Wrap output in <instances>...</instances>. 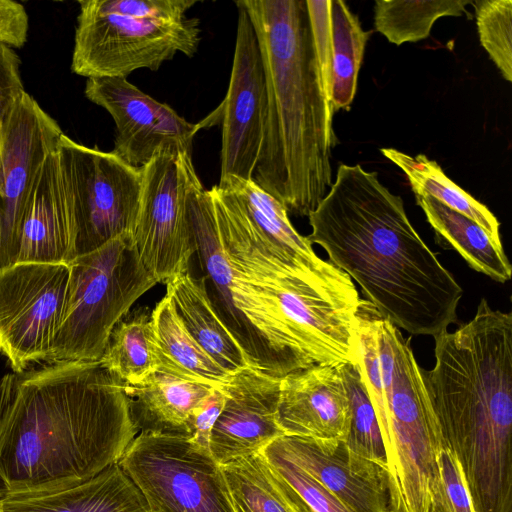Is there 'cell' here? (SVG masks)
<instances>
[{
  "instance_id": "cell-16",
  "label": "cell",
  "mask_w": 512,
  "mask_h": 512,
  "mask_svg": "<svg viewBox=\"0 0 512 512\" xmlns=\"http://www.w3.org/2000/svg\"><path fill=\"white\" fill-rule=\"evenodd\" d=\"M280 381L281 377L246 367L221 386L225 403L209 442L219 465L257 453L284 436L277 423Z\"/></svg>"
},
{
  "instance_id": "cell-30",
  "label": "cell",
  "mask_w": 512,
  "mask_h": 512,
  "mask_svg": "<svg viewBox=\"0 0 512 512\" xmlns=\"http://www.w3.org/2000/svg\"><path fill=\"white\" fill-rule=\"evenodd\" d=\"M273 484L294 512H353L272 444L259 451Z\"/></svg>"
},
{
  "instance_id": "cell-7",
  "label": "cell",
  "mask_w": 512,
  "mask_h": 512,
  "mask_svg": "<svg viewBox=\"0 0 512 512\" xmlns=\"http://www.w3.org/2000/svg\"><path fill=\"white\" fill-rule=\"evenodd\" d=\"M238 267L271 296L311 365L357 362L362 299L345 272L326 260L290 270L256 263Z\"/></svg>"
},
{
  "instance_id": "cell-36",
  "label": "cell",
  "mask_w": 512,
  "mask_h": 512,
  "mask_svg": "<svg viewBox=\"0 0 512 512\" xmlns=\"http://www.w3.org/2000/svg\"><path fill=\"white\" fill-rule=\"evenodd\" d=\"M225 403V395L221 389L213 391L195 408L187 422L186 439L200 447L209 450L212 428L218 419Z\"/></svg>"
},
{
  "instance_id": "cell-18",
  "label": "cell",
  "mask_w": 512,
  "mask_h": 512,
  "mask_svg": "<svg viewBox=\"0 0 512 512\" xmlns=\"http://www.w3.org/2000/svg\"><path fill=\"white\" fill-rule=\"evenodd\" d=\"M272 444L353 512H389L388 471L351 452L344 444L322 447L296 436Z\"/></svg>"
},
{
  "instance_id": "cell-31",
  "label": "cell",
  "mask_w": 512,
  "mask_h": 512,
  "mask_svg": "<svg viewBox=\"0 0 512 512\" xmlns=\"http://www.w3.org/2000/svg\"><path fill=\"white\" fill-rule=\"evenodd\" d=\"M220 466L235 512H294L273 484L260 452Z\"/></svg>"
},
{
  "instance_id": "cell-33",
  "label": "cell",
  "mask_w": 512,
  "mask_h": 512,
  "mask_svg": "<svg viewBox=\"0 0 512 512\" xmlns=\"http://www.w3.org/2000/svg\"><path fill=\"white\" fill-rule=\"evenodd\" d=\"M482 47L504 80L512 82V0L473 1Z\"/></svg>"
},
{
  "instance_id": "cell-2",
  "label": "cell",
  "mask_w": 512,
  "mask_h": 512,
  "mask_svg": "<svg viewBox=\"0 0 512 512\" xmlns=\"http://www.w3.org/2000/svg\"><path fill=\"white\" fill-rule=\"evenodd\" d=\"M311 244L361 288L398 329L437 336L457 322L463 289L411 224L399 195L375 171L339 165L309 216Z\"/></svg>"
},
{
  "instance_id": "cell-10",
  "label": "cell",
  "mask_w": 512,
  "mask_h": 512,
  "mask_svg": "<svg viewBox=\"0 0 512 512\" xmlns=\"http://www.w3.org/2000/svg\"><path fill=\"white\" fill-rule=\"evenodd\" d=\"M58 150L73 206L75 257L119 236L133 235L142 190L141 168L112 151L79 144L64 133Z\"/></svg>"
},
{
  "instance_id": "cell-21",
  "label": "cell",
  "mask_w": 512,
  "mask_h": 512,
  "mask_svg": "<svg viewBox=\"0 0 512 512\" xmlns=\"http://www.w3.org/2000/svg\"><path fill=\"white\" fill-rule=\"evenodd\" d=\"M214 388L159 366L138 385H126L132 421L138 432L186 438L190 416Z\"/></svg>"
},
{
  "instance_id": "cell-22",
  "label": "cell",
  "mask_w": 512,
  "mask_h": 512,
  "mask_svg": "<svg viewBox=\"0 0 512 512\" xmlns=\"http://www.w3.org/2000/svg\"><path fill=\"white\" fill-rule=\"evenodd\" d=\"M165 284L187 330L215 362L230 374L258 368L215 310L204 276L196 278L188 270Z\"/></svg>"
},
{
  "instance_id": "cell-14",
  "label": "cell",
  "mask_w": 512,
  "mask_h": 512,
  "mask_svg": "<svg viewBox=\"0 0 512 512\" xmlns=\"http://www.w3.org/2000/svg\"><path fill=\"white\" fill-rule=\"evenodd\" d=\"M238 11L236 42L226 97L216 112L222 127L220 179H253L266 109V84L258 39L247 11Z\"/></svg>"
},
{
  "instance_id": "cell-13",
  "label": "cell",
  "mask_w": 512,
  "mask_h": 512,
  "mask_svg": "<svg viewBox=\"0 0 512 512\" xmlns=\"http://www.w3.org/2000/svg\"><path fill=\"white\" fill-rule=\"evenodd\" d=\"M63 134L24 91L2 118L0 145V269L16 263L22 222L38 172Z\"/></svg>"
},
{
  "instance_id": "cell-29",
  "label": "cell",
  "mask_w": 512,
  "mask_h": 512,
  "mask_svg": "<svg viewBox=\"0 0 512 512\" xmlns=\"http://www.w3.org/2000/svg\"><path fill=\"white\" fill-rule=\"evenodd\" d=\"M470 0H376L374 26L390 43L401 45L426 39L441 17L469 15Z\"/></svg>"
},
{
  "instance_id": "cell-3",
  "label": "cell",
  "mask_w": 512,
  "mask_h": 512,
  "mask_svg": "<svg viewBox=\"0 0 512 512\" xmlns=\"http://www.w3.org/2000/svg\"><path fill=\"white\" fill-rule=\"evenodd\" d=\"M261 50L266 109L253 180L288 213L309 216L333 183L330 93L306 0H240Z\"/></svg>"
},
{
  "instance_id": "cell-12",
  "label": "cell",
  "mask_w": 512,
  "mask_h": 512,
  "mask_svg": "<svg viewBox=\"0 0 512 512\" xmlns=\"http://www.w3.org/2000/svg\"><path fill=\"white\" fill-rule=\"evenodd\" d=\"M69 275L65 263L21 262L0 269V352L13 372L49 362Z\"/></svg>"
},
{
  "instance_id": "cell-32",
  "label": "cell",
  "mask_w": 512,
  "mask_h": 512,
  "mask_svg": "<svg viewBox=\"0 0 512 512\" xmlns=\"http://www.w3.org/2000/svg\"><path fill=\"white\" fill-rule=\"evenodd\" d=\"M350 403V427L345 446L388 471L383 437L358 363L341 365Z\"/></svg>"
},
{
  "instance_id": "cell-19",
  "label": "cell",
  "mask_w": 512,
  "mask_h": 512,
  "mask_svg": "<svg viewBox=\"0 0 512 512\" xmlns=\"http://www.w3.org/2000/svg\"><path fill=\"white\" fill-rule=\"evenodd\" d=\"M72 200L58 146L45 158L22 222L16 263L68 264L75 258Z\"/></svg>"
},
{
  "instance_id": "cell-39",
  "label": "cell",
  "mask_w": 512,
  "mask_h": 512,
  "mask_svg": "<svg viewBox=\"0 0 512 512\" xmlns=\"http://www.w3.org/2000/svg\"><path fill=\"white\" fill-rule=\"evenodd\" d=\"M2 118H3V116L0 115V145H1V136H2Z\"/></svg>"
},
{
  "instance_id": "cell-6",
  "label": "cell",
  "mask_w": 512,
  "mask_h": 512,
  "mask_svg": "<svg viewBox=\"0 0 512 512\" xmlns=\"http://www.w3.org/2000/svg\"><path fill=\"white\" fill-rule=\"evenodd\" d=\"M49 362L99 361L116 324L159 282L143 265L132 235L76 256Z\"/></svg>"
},
{
  "instance_id": "cell-15",
  "label": "cell",
  "mask_w": 512,
  "mask_h": 512,
  "mask_svg": "<svg viewBox=\"0 0 512 512\" xmlns=\"http://www.w3.org/2000/svg\"><path fill=\"white\" fill-rule=\"evenodd\" d=\"M84 92L113 118L116 133L112 152L129 165L141 168L169 148L192 154L193 139L203 125L188 122L126 78H88Z\"/></svg>"
},
{
  "instance_id": "cell-8",
  "label": "cell",
  "mask_w": 512,
  "mask_h": 512,
  "mask_svg": "<svg viewBox=\"0 0 512 512\" xmlns=\"http://www.w3.org/2000/svg\"><path fill=\"white\" fill-rule=\"evenodd\" d=\"M71 69L88 78L124 77L138 69L157 71L177 53L192 57L200 43L197 18L166 22L102 10L81 0Z\"/></svg>"
},
{
  "instance_id": "cell-26",
  "label": "cell",
  "mask_w": 512,
  "mask_h": 512,
  "mask_svg": "<svg viewBox=\"0 0 512 512\" xmlns=\"http://www.w3.org/2000/svg\"><path fill=\"white\" fill-rule=\"evenodd\" d=\"M151 314L148 307L129 311L114 327L99 360L127 386L138 385L160 366Z\"/></svg>"
},
{
  "instance_id": "cell-9",
  "label": "cell",
  "mask_w": 512,
  "mask_h": 512,
  "mask_svg": "<svg viewBox=\"0 0 512 512\" xmlns=\"http://www.w3.org/2000/svg\"><path fill=\"white\" fill-rule=\"evenodd\" d=\"M118 464L150 512H235L221 466L184 437L140 432Z\"/></svg>"
},
{
  "instance_id": "cell-17",
  "label": "cell",
  "mask_w": 512,
  "mask_h": 512,
  "mask_svg": "<svg viewBox=\"0 0 512 512\" xmlns=\"http://www.w3.org/2000/svg\"><path fill=\"white\" fill-rule=\"evenodd\" d=\"M350 417L341 365H312L281 377L277 423L284 436L333 447L345 441Z\"/></svg>"
},
{
  "instance_id": "cell-28",
  "label": "cell",
  "mask_w": 512,
  "mask_h": 512,
  "mask_svg": "<svg viewBox=\"0 0 512 512\" xmlns=\"http://www.w3.org/2000/svg\"><path fill=\"white\" fill-rule=\"evenodd\" d=\"M331 82L330 100L334 113L349 110L354 100L358 74L371 32L362 28L342 0H330Z\"/></svg>"
},
{
  "instance_id": "cell-20",
  "label": "cell",
  "mask_w": 512,
  "mask_h": 512,
  "mask_svg": "<svg viewBox=\"0 0 512 512\" xmlns=\"http://www.w3.org/2000/svg\"><path fill=\"white\" fill-rule=\"evenodd\" d=\"M0 506L5 512H150L118 463L68 488L2 497Z\"/></svg>"
},
{
  "instance_id": "cell-1",
  "label": "cell",
  "mask_w": 512,
  "mask_h": 512,
  "mask_svg": "<svg viewBox=\"0 0 512 512\" xmlns=\"http://www.w3.org/2000/svg\"><path fill=\"white\" fill-rule=\"evenodd\" d=\"M138 434L126 384L99 361L0 379V498L68 488L118 463Z\"/></svg>"
},
{
  "instance_id": "cell-35",
  "label": "cell",
  "mask_w": 512,
  "mask_h": 512,
  "mask_svg": "<svg viewBox=\"0 0 512 512\" xmlns=\"http://www.w3.org/2000/svg\"><path fill=\"white\" fill-rule=\"evenodd\" d=\"M196 3L194 0H96L108 12L166 22L186 19L187 11Z\"/></svg>"
},
{
  "instance_id": "cell-34",
  "label": "cell",
  "mask_w": 512,
  "mask_h": 512,
  "mask_svg": "<svg viewBox=\"0 0 512 512\" xmlns=\"http://www.w3.org/2000/svg\"><path fill=\"white\" fill-rule=\"evenodd\" d=\"M428 512H474L461 465L447 447L438 457L430 485Z\"/></svg>"
},
{
  "instance_id": "cell-25",
  "label": "cell",
  "mask_w": 512,
  "mask_h": 512,
  "mask_svg": "<svg viewBox=\"0 0 512 512\" xmlns=\"http://www.w3.org/2000/svg\"><path fill=\"white\" fill-rule=\"evenodd\" d=\"M151 315L161 366L216 388L228 380L231 374L215 362L190 334L168 293L155 305Z\"/></svg>"
},
{
  "instance_id": "cell-4",
  "label": "cell",
  "mask_w": 512,
  "mask_h": 512,
  "mask_svg": "<svg viewBox=\"0 0 512 512\" xmlns=\"http://www.w3.org/2000/svg\"><path fill=\"white\" fill-rule=\"evenodd\" d=\"M376 337L383 391L377 420L388 461L389 512H428L444 439L410 340L380 314Z\"/></svg>"
},
{
  "instance_id": "cell-37",
  "label": "cell",
  "mask_w": 512,
  "mask_h": 512,
  "mask_svg": "<svg viewBox=\"0 0 512 512\" xmlns=\"http://www.w3.org/2000/svg\"><path fill=\"white\" fill-rule=\"evenodd\" d=\"M24 91L17 54L0 44V115L4 116Z\"/></svg>"
},
{
  "instance_id": "cell-27",
  "label": "cell",
  "mask_w": 512,
  "mask_h": 512,
  "mask_svg": "<svg viewBox=\"0 0 512 512\" xmlns=\"http://www.w3.org/2000/svg\"><path fill=\"white\" fill-rule=\"evenodd\" d=\"M381 153L406 175L417 195H428L443 205L457 211L479 224L497 244L500 238V222L490 209L460 188L426 155L415 157L394 148H382Z\"/></svg>"
},
{
  "instance_id": "cell-23",
  "label": "cell",
  "mask_w": 512,
  "mask_h": 512,
  "mask_svg": "<svg viewBox=\"0 0 512 512\" xmlns=\"http://www.w3.org/2000/svg\"><path fill=\"white\" fill-rule=\"evenodd\" d=\"M217 186L235 198L267 249L279 260L295 268H314L324 262L307 237L293 227L286 207L253 179L226 177Z\"/></svg>"
},
{
  "instance_id": "cell-38",
  "label": "cell",
  "mask_w": 512,
  "mask_h": 512,
  "mask_svg": "<svg viewBox=\"0 0 512 512\" xmlns=\"http://www.w3.org/2000/svg\"><path fill=\"white\" fill-rule=\"evenodd\" d=\"M28 15L24 6L12 0H0V44L21 48L27 39Z\"/></svg>"
},
{
  "instance_id": "cell-40",
  "label": "cell",
  "mask_w": 512,
  "mask_h": 512,
  "mask_svg": "<svg viewBox=\"0 0 512 512\" xmlns=\"http://www.w3.org/2000/svg\"><path fill=\"white\" fill-rule=\"evenodd\" d=\"M0 512H5V511L1 508V506H0Z\"/></svg>"
},
{
  "instance_id": "cell-11",
  "label": "cell",
  "mask_w": 512,
  "mask_h": 512,
  "mask_svg": "<svg viewBox=\"0 0 512 512\" xmlns=\"http://www.w3.org/2000/svg\"><path fill=\"white\" fill-rule=\"evenodd\" d=\"M142 190L133 241L148 272L166 283L189 270L196 253L186 196L198 180L192 154L181 149L159 151L141 167Z\"/></svg>"
},
{
  "instance_id": "cell-5",
  "label": "cell",
  "mask_w": 512,
  "mask_h": 512,
  "mask_svg": "<svg viewBox=\"0 0 512 512\" xmlns=\"http://www.w3.org/2000/svg\"><path fill=\"white\" fill-rule=\"evenodd\" d=\"M196 254L220 318L257 367L276 377L312 366L271 296L229 257L221 243L209 190L200 179L186 196Z\"/></svg>"
},
{
  "instance_id": "cell-24",
  "label": "cell",
  "mask_w": 512,
  "mask_h": 512,
  "mask_svg": "<svg viewBox=\"0 0 512 512\" xmlns=\"http://www.w3.org/2000/svg\"><path fill=\"white\" fill-rule=\"evenodd\" d=\"M415 199L441 242L456 250L472 269L499 283L511 279L512 266L503 245L479 224L428 195L415 194Z\"/></svg>"
}]
</instances>
